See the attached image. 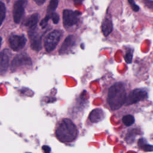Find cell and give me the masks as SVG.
I'll return each mask as SVG.
<instances>
[{
  "instance_id": "obj_8",
  "label": "cell",
  "mask_w": 153,
  "mask_h": 153,
  "mask_svg": "<svg viewBox=\"0 0 153 153\" xmlns=\"http://www.w3.org/2000/svg\"><path fill=\"white\" fill-rule=\"evenodd\" d=\"M26 42V38L23 35H12L9 38L10 48L15 51H18L22 49Z\"/></svg>"
},
{
  "instance_id": "obj_10",
  "label": "cell",
  "mask_w": 153,
  "mask_h": 153,
  "mask_svg": "<svg viewBox=\"0 0 153 153\" xmlns=\"http://www.w3.org/2000/svg\"><path fill=\"white\" fill-rule=\"evenodd\" d=\"M35 29H30L29 35L30 38V47L33 50L38 51L41 49V36L36 33Z\"/></svg>"
},
{
  "instance_id": "obj_21",
  "label": "cell",
  "mask_w": 153,
  "mask_h": 153,
  "mask_svg": "<svg viewBox=\"0 0 153 153\" xmlns=\"http://www.w3.org/2000/svg\"><path fill=\"white\" fill-rule=\"evenodd\" d=\"M128 2L134 11L137 12L139 10V7L136 4L134 0H128Z\"/></svg>"
},
{
  "instance_id": "obj_9",
  "label": "cell",
  "mask_w": 153,
  "mask_h": 153,
  "mask_svg": "<svg viewBox=\"0 0 153 153\" xmlns=\"http://www.w3.org/2000/svg\"><path fill=\"white\" fill-rule=\"evenodd\" d=\"M11 53L8 49H4L0 53V75H4L8 68Z\"/></svg>"
},
{
  "instance_id": "obj_25",
  "label": "cell",
  "mask_w": 153,
  "mask_h": 153,
  "mask_svg": "<svg viewBox=\"0 0 153 153\" xmlns=\"http://www.w3.org/2000/svg\"><path fill=\"white\" fill-rule=\"evenodd\" d=\"M1 42H2V38L0 36V47L1 45Z\"/></svg>"
},
{
  "instance_id": "obj_6",
  "label": "cell",
  "mask_w": 153,
  "mask_h": 153,
  "mask_svg": "<svg viewBox=\"0 0 153 153\" xmlns=\"http://www.w3.org/2000/svg\"><path fill=\"white\" fill-rule=\"evenodd\" d=\"M148 94L145 91L136 89L133 90L128 96H126L124 103L127 105L136 103L137 102L145 100Z\"/></svg>"
},
{
  "instance_id": "obj_11",
  "label": "cell",
  "mask_w": 153,
  "mask_h": 153,
  "mask_svg": "<svg viewBox=\"0 0 153 153\" xmlns=\"http://www.w3.org/2000/svg\"><path fill=\"white\" fill-rule=\"evenodd\" d=\"M75 37L74 35H69L68 37L66 38L63 44L62 45L59 50V54H64L68 53L69 51L72 50V48H74L75 45Z\"/></svg>"
},
{
  "instance_id": "obj_3",
  "label": "cell",
  "mask_w": 153,
  "mask_h": 153,
  "mask_svg": "<svg viewBox=\"0 0 153 153\" xmlns=\"http://www.w3.org/2000/svg\"><path fill=\"white\" fill-rule=\"evenodd\" d=\"M62 32L59 30H54L51 32L44 40V47L47 52L53 51L58 44L62 36Z\"/></svg>"
},
{
  "instance_id": "obj_14",
  "label": "cell",
  "mask_w": 153,
  "mask_h": 153,
  "mask_svg": "<svg viewBox=\"0 0 153 153\" xmlns=\"http://www.w3.org/2000/svg\"><path fill=\"white\" fill-rule=\"evenodd\" d=\"M39 20V14L38 13H34L30 16L25 22L24 25L29 29H35L36 26Z\"/></svg>"
},
{
  "instance_id": "obj_20",
  "label": "cell",
  "mask_w": 153,
  "mask_h": 153,
  "mask_svg": "<svg viewBox=\"0 0 153 153\" xmlns=\"http://www.w3.org/2000/svg\"><path fill=\"white\" fill-rule=\"evenodd\" d=\"M51 19V14H47V15L45 16V17L41 20V22H40V26H41L42 28H44L47 26V23L48 20Z\"/></svg>"
},
{
  "instance_id": "obj_2",
  "label": "cell",
  "mask_w": 153,
  "mask_h": 153,
  "mask_svg": "<svg viewBox=\"0 0 153 153\" xmlns=\"http://www.w3.org/2000/svg\"><path fill=\"white\" fill-rule=\"evenodd\" d=\"M78 134L76 127L69 119H63L58 124L56 130L57 138L62 142H69L74 140Z\"/></svg>"
},
{
  "instance_id": "obj_12",
  "label": "cell",
  "mask_w": 153,
  "mask_h": 153,
  "mask_svg": "<svg viewBox=\"0 0 153 153\" xmlns=\"http://www.w3.org/2000/svg\"><path fill=\"white\" fill-rule=\"evenodd\" d=\"M102 31L104 36H108L112 32L113 26H112V22L110 17H106L103 19L102 23Z\"/></svg>"
},
{
  "instance_id": "obj_5",
  "label": "cell",
  "mask_w": 153,
  "mask_h": 153,
  "mask_svg": "<svg viewBox=\"0 0 153 153\" xmlns=\"http://www.w3.org/2000/svg\"><path fill=\"white\" fill-rule=\"evenodd\" d=\"M31 64L32 61L30 57L27 54L22 53L17 55L13 59L10 65V69L11 71L14 72L21 66L30 65Z\"/></svg>"
},
{
  "instance_id": "obj_4",
  "label": "cell",
  "mask_w": 153,
  "mask_h": 153,
  "mask_svg": "<svg viewBox=\"0 0 153 153\" xmlns=\"http://www.w3.org/2000/svg\"><path fill=\"white\" fill-rule=\"evenodd\" d=\"M81 13L71 10H64L63 11V21L65 27H69L76 24Z\"/></svg>"
},
{
  "instance_id": "obj_1",
  "label": "cell",
  "mask_w": 153,
  "mask_h": 153,
  "mask_svg": "<svg viewBox=\"0 0 153 153\" xmlns=\"http://www.w3.org/2000/svg\"><path fill=\"white\" fill-rule=\"evenodd\" d=\"M126 92L122 82H117L109 89L107 101L112 110H117L124 104Z\"/></svg>"
},
{
  "instance_id": "obj_24",
  "label": "cell",
  "mask_w": 153,
  "mask_h": 153,
  "mask_svg": "<svg viewBox=\"0 0 153 153\" xmlns=\"http://www.w3.org/2000/svg\"><path fill=\"white\" fill-rule=\"evenodd\" d=\"M35 2L38 5H41L44 4V2L46 1V0H34Z\"/></svg>"
},
{
  "instance_id": "obj_7",
  "label": "cell",
  "mask_w": 153,
  "mask_h": 153,
  "mask_svg": "<svg viewBox=\"0 0 153 153\" xmlns=\"http://www.w3.org/2000/svg\"><path fill=\"white\" fill-rule=\"evenodd\" d=\"M27 0H17L13 7V15L14 22L16 23H19L25 13V7Z\"/></svg>"
},
{
  "instance_id": "obj_17",
  "label": "cell",
  "mask_w": 153,
  "mask_h": 153,
  "mask_svg": "<svg viewBox=\"0 0 153 153\" xmlns=\"http://www.w3.org/2000/svg\"><path fill=\"white\" fill-rule=\"evenodd\" d=\"M144 141L145 140L143 139H140L138 141V145L145 151H152V146L149 144H146V143H144Z\"/></svg>"
},
{
  "instance_id": "obj_22",
  "label": "cell",
  "mask_w": 153,
  "mask_h": 153,
  "mask_svg": "<svg viewBox=\"0 0 153 153\" xmlns=\"http://www.w3.org/2000/svg\"><path fill=\"white\" fill-rule=\"evenodd\" d=\"M51 19L54 24H57L59 21V16L56 13H52L51 14Z\"/></svg>"
},
{
  "instance_id": "obj_15",
  "label": "cell",
  "mask_w": 153,
  "mask_h": 153,
  "mask_svg": "<svg viewBox=\"0 0 153 153\" xmlns=\"http://www.w3.org/2000/svg\"><path fill=\"white\" fill-rule=\"evenodd\" d=\"M59 0H50L49 5L47 8V13L48 14H51L52 13L54 12L56 10L58 4H59Z\"/></svg>"
},
{
  "instance_id": "obj_13",
  "label": "cell",
  "mask_w": 153,
  "mask_h": 153,
  "mask_svg": "<svg viewBox=\"0 0 153 153\" xmlns=\"http://www.w3.org/2000/svg\"><path fill=\"white\" fill-rule=\"evenodd\" d=\"M105 117L102 109L97 108L93 109L89 115V120L92 123H97L102 120Z\"/></svg>"
},
{
  "instance_id": "obj_23",
  "label": "cell",
  "mask_w": 153,
  "mask_h": 153,
  "mask_svg": "<svg viewBox=\"0 0 153 153\" xmlns=\"http://www.w3.org/2000/svg\"><path fill=\"white\" fill-rule=\"evenodd\" d=\"M42 149L45 153H49L51 151V148L47 145H44L42 146Z\"/></svg>"
},
{
  "instance_id": "obj_18",
  "label": "cell",
  "mask_w": 153,
  "mask_h": 153,
  "mask_svg": "<svg viewBox=\"0 0 153 153\" xmlns=\"http://www.w3.org/2000/svg\"><path fill=\"white\" fill-rule=\"evenodd\" d=\"M5 6L4 4L0 1V26L2 25L5 17Z\"/></svg>"
},
{
  "instance_id": "obj_19",
  "label": "cell",
  "mask_w": 153,
  "mask_h": 153,
  "mask_svg": "<svg viewBox=\"0 0 153 153\" xmlns=\"http://www.w3.org/2000/svg\"><path fill=\"white\" fill-rule=\"evenodd\" d=\"M133 58V51L131 50H129L126 54L124 56V60L127 63H130L132 61Z\"/></svg>"
},
{
  "instance_id": "obj_16",
  "label": "cell",
  "mask_w": 153,
  "mask_h": 153,
  "mask_svg": "<svg viewBox=\"0 0 153 153\" xmlns=\"http://www.w3.org/2000/svg\"><path fill=\"white\" fill-rule=\"evenodd\" d=\"M123 123L126 126H130L134 123V118L131 115H126L123 117Z\"/></svg>"
}]
</instances>
